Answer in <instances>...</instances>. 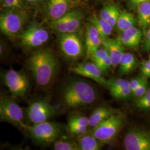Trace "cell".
Segmentation results:
<instances>
[{"label":"cell","mask_w":150,"mask_h":150,"mask_svg":"<svg viewBox=\"0 0 150 150\" xmlns=\"http://www.w3.org/2000/svg\"><path fill=\"white\" fill-rule=\"evenodd\" d=\"M76 5L75 0H49L47 11L51 20H57L71 11Z\"/></svg>","instance_id":"14"},{"label":"cell","mask_w":150,"mask_h":150,"mask_svg":"<svg viewBox=\"0 0 150 150\" xmlns=\"http://www.w3.org/2000/svg\"><path fill=\"white\" fill-rule=\"evenodd\" d=\"M25 21L23 15L15 10L6 9L0 16L1 31L8 38H15L21 31Z\"/></svg>","instance_id":"7"},{"label":"cell","mask_w":150,"mask_h":150,"mask_svg":"<svg viewBox=\"0 0 150 150\" xmlns=\"http://www.w3.org/2000/svg\"><path fill=\"white\" fill-rule=\"evenodd\" d=\"M123 145L127 150H150V132L142 129H132L125 135Z\"/></svg>","instance_id":"11"},{"label":"cell","mask_w":150,"mask_h":150,"mask_svg":"<svg viewBox=\"0 0 150 150\" xmlns=\"http://www.w3.org/2000/svg\"><path fill=\"white\" fill-rule=\"evenodd\" d=\"M144 47L146 51H150V28L147 31L146 33V38H145Z\"/></svg>","instance_id":"37"},{"label":"cell","mask_w":150,"mask_h":150,"mask_svg":"<svg viewBox=\"0 0 150 150\" xmlns=\"http://www.w3.org/2000/svg\"><path fill=\"white\" fill-rule=\"evenodd\" d=\"M137 7V21L144 31L150 26V1L141 3Z\"/></svg>","instance_id":"22"},{"label":"cell","mask_w":150,"mask_h":150,"mask_svg":"<svg viewBox=\"0 0 150 150\" xmlns=\"http://www.w3.org/2000/svg\"><path fill=\"white\" fill-rule=\"evenodd\" d=\"M139 64V61L135 57L134 54L129 52H125L118 66V75H129L132 73Z\"/></svg>","instance_id":"17"},{"label":"cell","mask_w":150,"mask_h":150,"mask_svg":"<svg viewBox=\"0 0 150 150\" xmlns=\"http://www.w3.org/2000/svg\"><path fill=\"white\" fill-rule=\"evenodd\" d=\"M69 33H75L80 28L82 21V13L79 10H71L66 14Z\"/></svg>","instance_id":"23"},{"label":"cell","mask_w":150,"mask_h":150,"mask_svg":"<svg viewBox=\"0 0 150 150\" xmlns=\"http://www.w3.org/2000/svg\"><path fill=\"white\" fill-rule=\"evenodd\" d=\"M2 78L13 96L22 97L26 95L30 82L25 73L11 69L3 73Z\"/></svg>","instance_id":"6"},{"label":"cell","mask_w":150,"mask_h":150,"mask_svg":"<svg viewBox=\"0 0 150 150\" xmlns=\"http://www.w3.org/2000/svg\"><path fill=\"white\" fill-rule=\"evenodd\" d=\"M102 46L109 54L112 61L113 68L116 69L119 66L120 61L125 52V46L119 38H110L102 41Z\"/></svg>","instance_id":"15"},{"label":"cell","mask_w":150,"mask_h":150,"mask_svg":"<svg viewBox=\"0 0 150 150\" xmlns=\"http://www.w3.org/2000/svg\"><path fill=\"white\" fill-rule=\"evenodd\" d=\"M115 6L114 4H108L107 5L105 6L100 12V16L107 21Z\"/></svg>","instance_id":"34"},{"label":"cell","mask_w":150,"mask_h":150,"mask_svg":"<svg viewBox=\"0 0 150 150\" xmlns=\"http://www.w3.org/2000/svg\"><path fill=\"white\" fill-rule=\"evenodd\" d=\"M145 78L146 77L141 75V76L136 77L129 80V87L132 93L138 88V87L143 82Z\"/></svg>","instance_id":"36"},{"label":"cell","mask_w":150,"mask_h":150,"mask_svg":"<svg viewBox=\"0 0 150 150\" xmlns=\"http://www.w3.org/2000/svg\"><path fill=\"white\" fill-rule=\"evenodd\" d=\"M88 21L92 23L97 29L102 41L108 38L112 34L113 27L108 22L102 18L100 16L93 15L88 18Z\"/></svg>","instance_id":"20"},{"label":"cell","mask_w":150,"mask_h":150,"mask_svg":"<svg viewBox=\"0 0 150 150\" xmlns=\"http://www.w3.org/2000/svg\"><path fill=\"white\" fill-rule=\"evenodd\" d=\"M54 149L55 150H80L78 142L75 141L59 140L54 142Z\"/></svg>","instance_id":"26"},{"label":"cell","mask_w":150,"mask_h":150,"mask_svg":"<svg viewBox=\"0 0 150 150\" xmlns=\"http://www.w3.org/2000/svg\"><path fill=\"white\" fill-rule=\"evenodd\" d=\"M120 12L118 10V7L116 5L113 10L111 15H110L108 21H107L113 28L116 26L118 18L120 16Z\"/></svg>","instance_id":"35"},{"label":"cell","mask_w":150,"mask_h":150,"mask_svg":"<svg viewBox=\"0 0 150 150\" xmlns=\"http://www.w3.org/2000/svg\"><path fill=\"white\" fill-rule=\"evenodd\" d=\"M115 114L112 110L106 106H101L96 108L89 118V127L94 128L102 123L107 118Z\"/></svg>","instance_id":"18"},{"label":"cell","mask_w":150,"mask_h":150,"mask_svg":"<svg viewBox=\"0 0 150 150\" xmlns=\"http://www.w3.org/2000/svg\"><path fill=\"white\" fill-rule=\"evenodd\" d=\"M48 38V31L36 24L28 26L20 35L22 45L28 48L40 47L46 43Z\"/></svg>","instance_id":"9"},{"label":"cell","mask_w":150,"mask_h":150,"mask_svg":"<svg viewBox=\"0 0 150 150\" xmlns=\"http://www.w3.org/2000/svg\"><path fill=\"white\" fill-rule=\"evenodd\" d=\"M67 124L89 127V118L82 115H74L69 118Z\"/></svg>","instance_id":"28"},{"label":"cell","mask_w":150,"mask_h":150,"mask_svg":"<svg viewBox=\"0 0 150 150\" xmlns=\"http://www.w3.org/2000/svg\"><path fill=\"white\" fill-rule=\"evenodd\" d=\"M50 25L51 27L60 35L69 33L67 20L66 15L57 20H51Z\"/></svg>","instance_id":"25"},{"label":"cell","mask_w":150,"mask_h":150,"mask_svg":"<svg viewBox=\"0 0 150 150\" xmlns=\"http://www.w3.org/2000/svg\"><path fill=\"white\" fill-rule=\"evenodd\" d=\"M132 96V92L129 86L123 88L121 91L118 92L116 94L113 96L114 98L121 100H126Z\"/></svg>","instance_id":"32"},{"label":"cell","mask_w":150,"mask_h":150,"mask_svg":"<svg viewBox=\"0 0 150 150\" xmlns=\"http://www.w3.org/2000/svg\"><path fill=\"white\" fill-rule=\"evenodd\" d=\"M124 119L120 114H113L95 127L91 134L97 139L103 142L108 143L116 138L123 127Z\"/></svg>","instance_id":"4"},{"label":"cell","mask_w":150,"mask_h":150,"mask_svg":"<svg viewBox=\"0 0 150 150\" xmlns=\"http://www.w3.org/2000/svg\"><path fill=\"white\" fill-rule=\"evenodd\" d=\"M129 86V81L123 79H112L108 81V89L113 96L118 92Z\"/></svg>","instance_id":"24"},{"label":"cell","mask_w":150,"mask_h":150,"mask_svg":"<svg viewBox=\"0 0 150 150\" xmlns=\"http://www.w3.org/2000/svg\"><path fill=\"white\" fill-rule=\"evenodd\" d=\"M136 107L142 111L150 110V87L142 96L136 98Z\"/></svg>","instance_id":"27"},{"label":"cell","mask_w":150,"mask_h":150,"mask_svg":"<svg viewBox=\"0 0 150 150\" xmlns=\"http://www.w3.org/2000/svg\"><path fill=\"white\" fill-rule=\"evenodd\" d=\"M1 5L6 9L16 10L21 8L23 5L22 0H1Z\"/></svg>","instance_id":"29"},{"label":"cell","mask_w":150,"mask_h":150,"mask_svg":"<svg viewBox=\"0 0 150 150\" xmlns=\"http://www.w3.org/2000/svg\"><path fill=\"white\" fill-rule=\"evenodd\" d=\"M142 36V30L134 26L122 32L118 38L125 47L137 49L139 46Z\"/></svg>","instance_id":"16"},{"label":"cell","mask_w":150,"mask_h":150,"mask_svg":"<svg viewBox=\"0 0 150 150\" xmlns=\"http://www.w3.org/2000/svg\"><path fill=\"white\" fill-rule=\"evenodd\" d=\"M23 118V111L17 102L10 97L1 95L0 98L1 121L21 127Z\"/></svg>","instance_id":"8"},{"label":"cell","mask_w":150,"mask_h":150,"mask_svg":"<svg viewBox=\"0 0 150 150\" xmlns=\"http://www.w3.org/2000/svg\"><path fill=\"white\" fill-rule=\"evenodd\" d=\"M129 1L130 4L134 6H137L141 3H143L144 2L150 1V0H129Z\"/></svg>","instance_id":"38"},{"label":"cell","mask_w":150,"mask_h":150,"mask_svg":"<svg viewBox=\"0 0 150 150\" xmlns=\"http://www.w3.org/2000/svg\"><path fill=\"white\" fill-rule=\"evenodd\" d=\"M102 39L96 27L91 22L86 26L85 33L86 59H91L93 54L102 45Z\"/></svg>","instance_id":"13"},{"label":"cell","mask_w":150,"mask_h":150,"mask_svg":"<svg viewBox=\"0 0 150 150\" xmlns=\"http://www.w3.org/2000/svg\"><path fill=\"white\" fill-rule=\"evenodd\" d=\"M67 130L70 134L77 135H82L85 134L87 132L88 127L80 126L76 125H68L67 124Z\"/></svg>","instance_id":"31"},{"label":"cell","mask_w":150,"mask_h":150,"mask_svg":"<svg viewBox=\"0 0 150 150\" xmlns=\"http://www.w3.org/2000/svg\"><path fill=\"white\" fill-rule=\"evenodd\" d=\"M28 2H30V3H36L38 2H40L42 0H26Z\"/></svg>","instance_id":"39"},{"label":"cell","mask_w":150,"mask_h":150,"mask_svg":"<svg viewBox=\"0 0 150 150\" xmlns=\"http://www.w3.org/2000/svg\"><path fill=\"white\" fill-rule=\"evenodd\" d=\"M59 43L61 51L69 59H79L83 54L82 43L75 33L61 34Z\"/></svg>","instance_id":"10"},{"label":"cell","mask_w":150,"mask_h":150,"mask_svg":"<svg viewBox=\"0 0 150 150\" xmlns=\"http://www.w3.org/2000/svg\"><path fill=\"white\" fill-rule=\"evenodd\" d=\"M28 65L37 85L41 87H46L52 82L59 68L57 58L47 49L33 52Z\"/></svg>","instance_id":"1"},{"label":"cell","mask_w":150,"mask_h":150,"mask_svg":"<svg viewBox=\"0 0 150 150\" xmlns=\"http://www.w3.org/2000/svg\"><path fill=\"white\" fill-rule=\"evenodd\" d=\"M95 88L85 81H74L68 83L62 92L64 105L71 108H77L91 105L96 100Z\"/></svg>","instance_id":"2"},{"label":"cell","mask_w":150,"mask_h":150,"mask_svg":"<svg viewBox=\"0 0 150 150\" xmlns=\"http://www.w3.org/2000/svg\"><path fill=\"white\" fill-rule=\"evenodd\" d=\"M138 21L132 13L127 11L120 12L116 28L121 33L132 27L136 26Z\"/></svg>","instance_id":"21"},{"label":"cell","mask_w":150,"mask_h":150,"mask_svg":"<svg viewBox=\"0 0 150 150\" xmlns=\"http://www.w3.org/2000/svg\"><path fill=\"white\" fill-rule=\"evenodd\" d=\"M56 113V108L47 100L38 98L30 103L26 110V116L32 124L48 121Z\"/></svg>","instance_id":"5"},{"label":"cell","mask_w":150,"mask_h":150,"mask_svg":"<svg viewBox=\"0 0 150 150\" xmlns=\"http://www.w3.org/2000/svg\"><path fill=\"white\" fill-rule=\"evenodd\" d=\"M139 70L142 76L150 79V55L149 59L144 60L139 66Z\"/></svg>","instance_id":"33"},{"label":"cell","mask_w":150,"mask_h":150,"mask_svg":"<svg viewBox=\"0 0 150 150\" xmlns=\"http://www.w3.org/2000/svg\"><path fill=\"white\" fill-rule=\"evenodd\" d=\"M21 127L27 131L33 140L41 144L55 142L62 131L59 124L48 121L32 125L23 122Z\"/></svg>","instance_id":"3"},{"label":"cell","mask_w":150,"mask_h":150,"mask_svg":"<svg viewBox=\"0 0 150 150\" xmlns=\"http://www.w3.org/2000/svg\"><path fill=\"white\" fill-rule=\"evenodd\" d=\"M148 79V78L146 77L143 82L133 92L132 96L134 97L135 98H138L142 96L146 92V91H147V90L149 88Z\"/></svg>","instance_id":"30"},{"label":"cell","mask_w":150,"mask_h":150,"mask_svg":"<svg viewBox=\"0 0 150 150\" xmlns=\"http://www.w3.org/2000/svg\"><path fill=\"white\" fill-rule=\"evenodd\" d=\"M74 74L95 81L100 85L108 88V81L103 77L101 70L93 62H86L76 64L71 69Z\"/></svg>","instance_id":"12"},{"label":"cell","mask_w":150,"mask_h":150,"mask_svg":"<svg viewBox=\"0 0 150 150\" xmlns=\"http://www.w3.org/2000/svg\"><path fill=\"white\" fill-rule=\"evenodd\" d=\"M78 144L80 150H100L106 143L97 139L92 134H85L80 135Z\"/></svg>","instance_id":"19"}]
</instances>
